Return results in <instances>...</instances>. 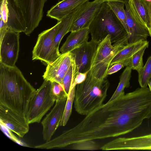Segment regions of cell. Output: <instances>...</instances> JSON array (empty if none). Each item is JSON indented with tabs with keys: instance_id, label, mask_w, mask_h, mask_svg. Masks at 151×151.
<instances>
[{
	"instance_id": "1",
	"label": "cell",
	"mask_w": 151,
	"mask_h": 151,
	"mask_svg": "<svg viewBox=\"0 0 151 151\" xmlns=\"http://www.w3.org/2000/svg\"><path fill=\"white\" fill-rule=\"evenodd\" d=\"M139 112L135 104L124 92L97 107L78 124L61 134L65 146L82 141L117 137L135 128Z\"/></svg>"
},
{
	"instance_id": "2",
	"label": "cell",
	"mask_w": 151,
	"mask_h": 151,
	"mask_svg": "<svg viewBox=\"0 0 151 151\" xmlns=\"http://www.w3.org/2000/svg\"><path fill=\"white\" fill-rule=\"evenodd\" d=\"M35 90L16 66L0 63V105L26 117Z\"/></svg>"
},
{
	"instance_id": "3",
	"label": "cell",
	"mask_w": 151,
	"mask_h": 151,
	"mask_svg": "<svg viewBox=\"0 0 151 151\" xmlns=\"http://www.w3.org/2000/svg\"><path fill=\"white\" fill-rule=\"evenodd\" d=\"M110 84L106 77L99 79L88 71L86 79L76 87L74 106L79 114L86 115L103 104Z\"/></svg>"
},
{
	"instance_id": "4",
	"label": "cell",
	"mask_w": 151,
	"mask_h": 151,
	"mask_svg": "<svg viewBox=\"0 0 151 151\" xmlns=\"http://www.w3.org/2000/svg\"><path fill=\"white\" fill-rule=\"evenodd\" d=\"M88 29L91 40L98 44L108 35L110 37L112 43L127 35L125 29L107 1L103 3L99 12L91 23Z\"/></svg>"
},
{
	"instance_id": "5",
	"label": "cell",
	"mask_w": 151,
	"mask_h": 151,
	"mask_svg": "<svg viewBox=\"0 0 151 151\" xmlns=\"http://www.w3.org/2000/svg\"><path fill=\"white\" fill-rule=\"evenodd\" d=\"M110 37L107 36L98 44L93 57L90 73L101 79L106 78L110 64L114 57L129 44L128 35L111 45Z\"/></svg>"
},
{
	"instance_id": "6",
	"label": "cell",
	"mask_w": 151,
	"mask_h": 151,
	"mask_svg": "<svg viewBox=\"0 0 151 151\" xmlns=\"http://www.w3.org/2000/svg\"><path fill=\"white\" fill-rule=\"evenodd\" d=\"M52 84V81L44 80L32 95L26 116L29 124L39 123L55 102L51 93Z\"/></svg>"
},
{
	"instance_id": "7",
	"label": "cell",
	"mask_w": 151,
	"mask_h": 151,
	"mask_svg": "<svg viewBox=\"0 0 151 151\" xmlns=\"http://www.w3.org/2000/svg\"><path fill=\"white\" fill-rule=\"evenodd\" d=\"M59 23L45 30L38 36L32 51V60H39L47 65L55 61L61 54L55 47L54 38Z\"/></svg>"
},
{
	"instance_id": "8",
	"label": "cell",
	"mask_w": 151,
	"mask_h": 151,
	"mask_svg": "<svg viewBox=\"0 0 151 151\" xmlns=\"http://www.w3.org/2000/svg\"><path fill=\"white\" fill-rule=\"evenodd\" d=\"M13 0L24 20L25 30L24 32L30 36L42 19L44 6L47 0Z\"/></svg>"
},
{
	"instance_id": "9",
	"label": "cell",
	"mask_w": 151,
	"mask_h": 151,
	"mask_svg": "<svg viewBox=\"0 0 151 151\" xmlns=\"http://www.w3.org/2000/svg\"><path fill=\"white\" fill-rule=\"evenodd\" d=\"M127 18L126 32L129 43L140 40H147L150 36L149 30L136 12L132 0L125 2Z\"/></svg>"
},
{
	"instance_id": "10",
	"label": "cell",
	"mask_w": 151,
	"mask_h": 151,
	"mask_svg": "<svg viewBox=\"0 0 151 151\" xmlns=\"http://www.w3.org/2000/svg\"><path fill=\"white\" fill-rule=\"evenodd\" d=\"M105 0L88 1L76 9L69 32L88 28L91 23L99 12Z\"/></svg>"
},
{
	"instance_id": "11",
	"label": "cell",
	"mask_w": 151,
	"mask_h": 151,
	"mask_svg": "<svg viewBox=\"0 0 151 151\" xmlns=\"http://www.w3.org/2000/svg\"><path fill=\"white\" fill-rule=\"evenodd\" d=\"M19 33L8 29L0 41V63L13 66L17 60L19 48Z\"/></svg>"
},
{
	"instance_id": "12",
	"label": "cell",
	"mask_w": 151,
	"mask_h": 151,
	"mask_svg": "<svg viewBox=\"0 0 151 151\" xmlns=\"http://www.w3.org/2000/svg\"><path fill=\"white\" fill-rule=\"evenodd\" d=\"M102 150H151V134L130 138L119 137L105 144Z\"/></svg>"
},
{
	"instance_id": "13",
	"label": "cell",
	"mask_w": 151,
	"mask_h": 151,
	"mask_svg": "<svg viewBox=\"0 0 151 151\" xmlns=\"http://www.w3.org/2000/svg\"><path fill=\"white\" fill-rule=\"evenodd\" d=\"M65 96L58 99L50 111L41 122L43 139L48 142L51 139L60 123L63 114L67 98Z\"/></svg>"
},
{
	"instance_id": "14",
	"label": "cell",
	"mask_w": 151,
	"mask_h": 151,
	"mask_svg": "<svg viewBox=\"0 0 151 151\" xmlns=\"http://www.w3.org/2000/svg\"><path fill=\"white\" fill-rule=\"evenodd\" d=\"M0 123L21 138L29 131V124L25 116L1 105H0Z\"/></svg>"
},
{
	"instance_id": "15",
	"label": "cell",
	"mask_w": 151,
	"mask_h": 151,
	"mask_svg": "<svg viewBox=\"0 0 151 151\" xmlns=\"http://www.w3.org/2000/svg\"><path fill=\"white\" fill-rule=\"evenodd\" d=\"M74 59L70 52L61 54L55 61L47 65L42 76L44 80L62 83Z\"/></svg>"
},
{
	"instance_id": "16",
	"label": "cell",
	"mask_w": 151,
	"mask_h": 151,
	"mask_svg": "<svg viewBox=\"0 0 151 151\" xmlns=\"http://www.w3.org/2000/svg\"><path fill=\"white\" fill-rule=\"evenodd\" d=\"M98 45L91 40L70 52L79 72L85 73L90 70Z\"/></svg>"
},
{
	"instance_id": "17",
	"label": "cell",
	"mask_w": 151,
	"mask_h": 151,
	"mask_svg": "<svg viewBox=\"0 0 151 151\" xmlns=\"http://www.w3.org/2000/svg\"><path fill=\"white\" fill-rule=\"evenodd\" d=\"M89 0H62L49 10L47 16L60 21L63 18Z\"/></svg>"
},
{
	"instance_id": "18",
	"label": "cell",
	"mask_w": 151,
	"mask_h": 151,
	"mask_svg": "<svg viewBox=\"0 0 151 151\" xmlns=\"http://www.w3.org/2000/svg\"><path fill=\"white\" fill-rule=\"evenodd\" d=\"M9 29L19 33L24 32L25 23L23 15L13 0H7V22Z\"/></svg>"
},
{
	"instance_id": "19",
	"label": "cell",
	"mask_w": 151,
	"mask_h": 151,
	"mask_svg": "<svg viewBox=\"0 0 151 151\" xmlns=\"http://www.w3.org/2000/svg\"><path fill=\"white\" fill-rule=\"evenodd\" d=\"M89 33L88 28L71 32L59 51L63 54L79 47L88 42Z\"/></svg>"
},
{
	"instance_id": "20",
	"label": "cell",
	"mask_w": 151,
	"mask_h": 151,
	"mask_svg": "<svg viewBox=\"0 0 151 151\" xmlns=\"http://www.w3.org/2000/svg\"><path fill=\"white\" fill-rule=\"evenodd\" d=\"M147 40H140L129 43L121 50L113 58L109 67L116 63H121L124 66H128L132 56L145 45L149 44Z\"/></svg>"
},
{
	"instance_id": "21",
	"label": "cell",
	"mask_w": 151,
	"mask_h": 151,
	"mask_svg": "<svg viewBox=\"0 0 151 151\" xmlns=\"http://www.w3.org/2000/svg\"><path fill=\"white\" fill-rule=\"evenodd\" d=\"M76 9L68 15L59 22L54 38V42L56 48L59 49L60 42L63 37L68 32L74 19Z\"/></svg>"
},
{
	"instance_id": "22",
	"label": "cell",
	"mask_w": 151,
	"mask_h": 151,
	"mask_svg": "<svg viewBox=\"0 0 151 151\" xmlns=\"http://www.w3.org/2000/svg\"><path fill=\"white\" fill-rule=\"evenodd\" d=\"M132 69L129 66H126L121 74L119 78V82L116 90L107 101H111L122 93L124 92L125 88H128L130 86V80L131 77Z\"/></svg>"
},
{
	"instance_id": "23",
	"label": "cell",
	"mask_w": 151,
	"mask_h": 151,
	"mask_svg": "<svg viewBox=\"0 0 151 151\" xmlns=\"http://www.w3.org/2000/svg\"><path fill=\"white\" fill-rule=\"evenodd\" d=\"M107 2L118 19L124 28L127 29V18L124 9L125 1L110 0Z\"/></svg>"
},
{
	"instance_id": "24",
	"label": "cell",
	"mask_w": 151,
	"mask_h": 151,
	"mask_svg": "<svg viewBox=\"0 0 151 151\" xmlns=\"http://www.w3.org/2000/svg\"><path fill=\"white\" fill-rule=\"evenodd\" d=\"M78 72V69L75 63L74 58L67 73L63 78L62 83L65 92L67 96L71 87L72 85H74L75 79Z\"/></svg>"
},
{
	"instance_id": "25",
	"label": "cell",
	"mask_w": 151,
	"mask_h": 151,
	"mask_svg": "<svg viewBox=\"0 0 151 151\" xmlns=\"http://www.w3.org/2000/svg\"><path fill=\"white\" fill-rule=\"evenodd\" d=\"M76 87L72 86L70 89L60 123V126H64L66 124L71 115L75 97Z\"/></svg>"
},
{
	"instance_id": "26",
	"label": "cell",
	"mask_w": 151,
	"mask_h": 151,
	"mask_svg": "<svg viewBox=\"0 0 151 151\" xmlns=\"http://www.w3.org/2000/svg\"><path fill=\"white\" fill-rule=\"evenodd\" d=\"M138 82L141 87H147L151 79V56L148 59L145 64L138 72Z\"/></svg>"
},
{
	"instance_id": "27",
	"label": "cell",
	"mask_w": 151,
	"mask_h": 151,
	"mask_svg": "<svg viewBox=\"0 0 151 151\" xmlns=\"http://www.w3.org/2000/svg\"><path fill=\"white\" fill-rule=\"evenodd\" d=\"M134 8L145 25L148 30L150 18L148 12L143 0H132Z\"/></svg>"
},
{
	"instance_id": "28",
	"label": "cell",
	"mask_w": 151,
	"mask_h": 151,
	"mask_svg": "<svg viewBox=\"0 0 151 151\" xmlns=\"http://www.w3.org/2000/svg\"><path fill=\"white\" fill-rule=\"evenodd\" d=\"M148 46L149 44L145 45L132 56L128 66L132 70H135L138 72L143 67V56L145 49Z\"/></svg>"
},
{
	"instance_id": "29",
	"label": "cell",
	"mask_w": 151,
	"mask_h": 151,
	"mask_svg": "<svg viewBox=\"0 0 151 151\" xmlns=\"http://www.w3.org/2000/svg\"><path fill=\"white\" fill-rule=\"evenodd\" d=\"M99 146L93 140H89L76 142L72 144V149L76 150H96Z\"/></svg>"
},
{
	"instance_id": "30",
	"label": "cell",
	"mask_w": 151,
	"mask_h": 151,
	"mask_svg": "<svg viewBox=\"0 0 151 151\" xmlns=\"http://www.w3.org/2000/svg\"><path fill=\"white\" fill-rule=\"evenodd\" d=\"M51 93L55 100L67 96L66 94L62 83H59L55 82H52Z\"/></svg>"
},
{
	"instance_id": "31",
	"label": "cell",
	"mask_w": 151,
	"mask_h": 151,
	"mask_svg": "<svg viewBox=\"0 0 151 151\" xmlns=\"http://www.w3.org/2000/svg\"><path fill=\"white\" fill-rule=\"evenodd\" d=\"M0 128L2 131L10 139L21 145H24L12 134L9 129L1 123Z\"/></svg>"
},
{
	"instance_id": "32",
	"label": "cell",
	"mask_w": 151,
	"mask_h": 151,
	"mask_svg": "<svg viewBox=\"0 0 151 151\" xmlns=\"http://www.w3.org/2000/svg\"><path fill=\"white\" fill-rule=\"evenodd\" d=\"M124 66L123 64L121 63H116L114 64L108 69L107 71V75H111L120 70Z\"/></svg>"
},
{
	"instance_id": "33",
	"label": "cell",
	"mask_w": 151,
	"mask_h": 151,
	"mask_svg": "<svg viewBox=\"0 0 151 151\" xmlns=\"http://www.w3.org/2000/svg\"><path fill=\"white\" fill-rule=\"evenodd\" d=\"M88 72L85 73L78 72L75 79L73 85L75 86L83 82L86 79Z\"/></svg>"
},
{
	"instance_id": "34",
	"label": "cell",
	"mask_w": 151,
	"mask_h": 151,
	"mask_svg": "<svg viewBox=\"0 0 151 151\" xmlns=\"http://www.w3.org/2000/svg\"><path fill=\"white\" fill-rule=\"evenodd\" d=\"M148 13L150 18V24L148 30L151 37V0H143Z\"/></svg>"
},
{
	"instance_id": "35",
	"label": "cell",
	"mask_w": 151,
	"mask_h": 151,
	"mask_svg": "<svg viewBox=\"0 0 151 151\" xmlns=\"http://www.w3.org/2000/svg\"><path fill=\"white\" fill-rule=\"evenodd\" d=\"M0 41L2 40L5 33L8 29L6 24L0 19Z\"/></svg>"
},
{
	"instance_id": "36",
	"label": "cell",
	"mask_w": 151,
	"mask_h": 151,
	"mask_svg": "<svg viewBox=\"0 0 151 151\" xmlns=\"http://www.w3.org/2000/svg\"><path fill=\"white\" fill-rule=\"evenodd\" d=\"M151 117V109L146 117V119H149Z\"/></svg>"
},
{
	"instance_id": "37",
	"label": "cell",
	"mask_w": 151,
	"mask_h": 151,
	"mask_svg": "<svg viewBox=\"0 0 151 151\" xmlns=\"http://www.w3.org/2000/svg\"><path fill=\"white\" fill-rule=\"evenodd\" d=\"M148 86H149L150 90L151 92V79L149 81L148 84Z\"/></svg>"
},
{
	"instance_id": "38",
	"label": "cell",
	"mask_w": 151,
	"mask_h": 151,
	"mask_svg": "<svg viewBox=\"0 0 151 151\" xmlns=\"http://www.w3.org/2000/svg\"><path fill=\"white\" fill-rule=\"evenodd\" d=\"M106 1H110V0H116V1H125L126 0H105Z\"/></svg>"
}]
</instances>
